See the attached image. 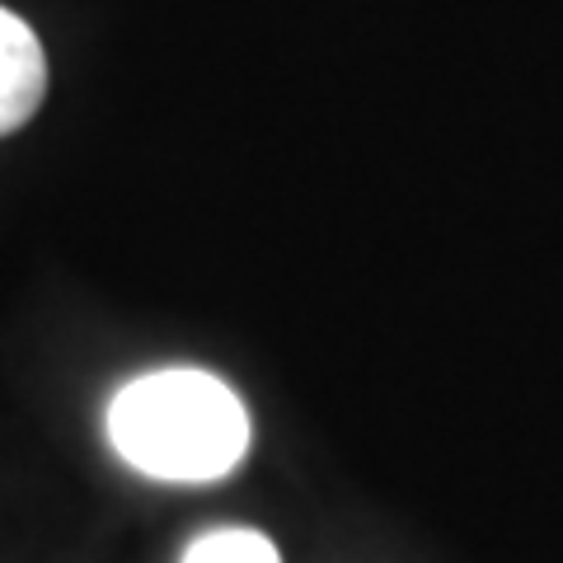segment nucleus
I'll return each instance as SVG.
<instances>
[{"label": "nucleus", "mask_w": 563, "mask_h": 563, "mask_svg": "<svg viewBox=\"0 0 563 563\" xmlns=\"http://www.w3.org/2000/svg\"><path fill=\"white\" fill-rule=\"evenodd\" d=\"M250 409L207 372H151L122 385L109 437L132 470L165 484H211L250 451Z\"/></svg>", "instance_id": "obj_1"}, {"label": "nucleus", "mask_w": 563, "mask_h": 563, "mask_svg": "<svg viewBox=\"0 0 563 563\" xmlns=\"http://www.w3.org/2000/svg\"><path fill=\"white\" fill-rule=\"evenodd\" d=\"M47 95L43 43L20 14L0 10V136L20 132Z\"/></svg>", "instance_id": "obj_2"}, {"label": "nucleus", "mask_w": 563, "mask_h": 563, "mask_svg": "<svg viewBox=\"0 0 563 563\" xmlns=\"http://www.w3.org/2000/svg\"><path fill=\"white\" fill-rule=\"evenodd\" d=\"M184 563H282V554L258 531H211L202 540H192Z\"/></svg>", "instance_id": "obj_3"}]
</instances>
